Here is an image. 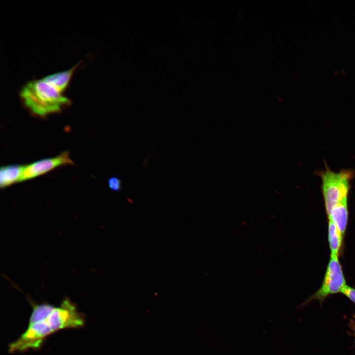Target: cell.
<instances>
[{
	"label": "cell",
	"instance_id": "6da1fadb",
	"mask_svg": "<svg viewBox=\"0 0 355 355\" xmlns=\"http://www.w3.org/2000/svg\"><path fill=\"white\" fill-rule=\"evenodd\" d=\"M84 324V319L75 305L68 298L65 299L45 319L28 325L27 329L15 341L9 345V352L38 349L44 339L59 330L77 328Z\"/></svg>",
	"mask_w": 355,
	"mask_h": 355
},
{
	"label": "cell",
	"instance_id": "7a4b0ae2",
	"mask_svg": "<svg viewBox=\"0 0 355 355\" xmlns=\"http://www.w3.org/2000/svg\"><path fill=\"white\" fill-rule=\"evenodd\" d=\"M20 95L25 105L40 116L58 111L70 102L61 92L43 79L27 83L22 88Z\"/></svg>",
	"mask_w": 355,
	"mask_h": 355
},
{
	"label": "cell",
	"instance_id": "3957f363",
	"mask_svg": "<svg viewBox=\"0 0 355 355\" xmlns=\"http://www.w3.org/2000/svg\"><path fill=\"white\" fill-rule=\"evenodd\" d=\"M324 171L319 172L322 181L321 189L327 215L336 205L348 199L350 181L354 177V171L342 170L335 173L325 165Z\"/></svg>",
	"mask_w": 355,
	"mask_h": 355
},
{
	"label": "cell",
	"instance_id": "277c9868",
	"mask_svg": "<svg viewBox=\"0 0 355 355\" xmlns=\"http://www.w3.org/2000/svg\"><path fill=\"white\" fill-rule=\"evenodd\" d=\"M346 285V281L338 255L331 254L322 284L309 300L318 299L322 301L330 294L341 292Z\"/></svg>",
	"mask_w": 355,
	"mask_h": 355
},
{
	"label": "cell",
	"instance_id": "5b68a950",
	"mask_svg": "<svg viewBox=\"0 0 355 355\" xmlns=\"http://www.w3.org/2000/svg\"><path fill=\"white\" fill-rule=\"evenodd\" d=\"M67 151L53 158L43 159L24 166L19 180L22 181L44 174L61 165L73 164Z\"/></svg>",
	"mask_w": 355,
	"mask_h": 355
},
{
	"label": "cell",
	"instance_id": "8992f818",
	"mask_svg": "<svg viewBox=\"0 0 355 355\" xmlns=\"http://www.w3.org/2000/svg\"><path fill=\"white\" fill-rule=\"evenodd\" d=\"M327 215L328 219L333 222L344 236L348 223V199L343 200L333 207Z\"/></svg>",
	"mask_w": 355,
	"mask_h": 355
},
{
	"label": "cell",
	"instance_id": "52a82bcc",
	"mask_svg": "<svg viewBox=\"0 0 355 355\" xmlns=\"http://www.w3.org/2000/svg\"><path fill=\"white\" fill-rule=\"evenodd\" d=\"M24 166L10 165L3 166L0 169V185L4 187L11 184L19 181Z\"/></svg>",
	"mask_w": 355,
	"mask_h": 355
},
{
	"label": "cell",
	"instance_id": "ba28073f",
	"mask_svg": "<svg viewBox=\"0 0 355 355\" xmlns=\"http://www.w3.org/2000/svg\"><path fill=\"white\" fill-rule=\"evenodd\" d=\"M76 66L77 65L68 70L47 75L43 79L61 92L67 87Z\"/></svg>",
	"mask_w": 355,
	"mask_h": 355
},
{
	"label": "cell",
	"instance_id": "9c48e42d",
	"mask_svg": "<svg viewBox=\"0 0 355 355\" xmlns=\"http://www.w3.org/2000/svg\"><path fill=\"white\" fill-rule=\"evenodd\" d=\"M328 241L332 254L338 256L341 248L343 236L333 222L329 219L328 221Z\"/></svg>",
	"mask_w": 355,
	"mask_h": 355
},
{
	"label": "cell",
	"instance_id": "30bf717a",
	"mask_svg": "<svg viewBox=\"0 0 355 355\" xmlns=\"http://www.w3.org/2000/svg\"><path fill=\"white\" fill-rule=\"evenodd\" d=\"M55 307L48 304L35 305L29 319V324H32L45 319Z\"/></svg>",
	"mask_w": 355,
	"mask_h": 355
},
{
	"label": "cell",
	"instance_id": "8fae6325",
	"mask_svg": "<svg viewBox=\"0 0 355 355\" xmlns=\"http://www.w3.org/2000/svg\"><path fill=\"white\" fill-rule=\"evenodd\" d=\"M121 185V180L116 177H110L108 180V186L113 191H119L122 188Z\"/></svg>",
	"mask_w": 355,
	"mask_h": 355
},
{
	"label": "cell",
	"instance_id": "7c38bea8",
	"mask_svg": "<svg viewBox=\"0 0 355 355\" xmlns=\"http://www.w3.org/2000/svg\"><path fill=\"white\" fill-rule=\"evenodd\" d=\"M341 292L348 297L355 303V289L346 285L341 290Z\"/></svg>",
	"mask_w": 355,
	"mask_h": 355
}]
</instances>
